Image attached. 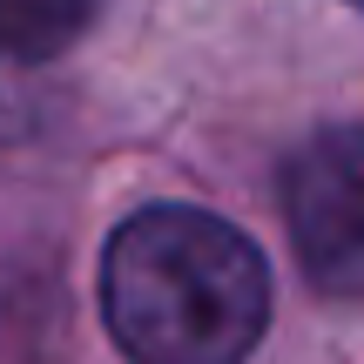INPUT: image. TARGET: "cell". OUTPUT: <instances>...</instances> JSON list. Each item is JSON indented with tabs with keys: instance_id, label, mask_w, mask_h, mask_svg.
Instances as JSON below:
<instances>
[{
	"instance_id": "cell-2",
	"label": "cell",
	"mask_w": 364,
	"mask_h": 364,
	"mask_svg": "<svg viewBox=\"0 0 364 364\" xmlns=\"http://www.w3.org/2000/svg\"><path fill=\"white\" fill-rule=\"evenodd\" d=\"M297 263L324 297H364V129H324L284 162Z\"/></svg>"
},
{
	"instance_id": "cell-3",
	"label": "cell",
	"mask_w": 364,
	"mask_h": 364,
	"mask_svg": "<svg viewBox=\"0 0 364 364\" xmlns=\"http://www.w3.org/2000/svg\"><path fill=\"white\" fill-rule=\"evenodd\" d=\"M95 21V0H0V54L14 61H48L75 48Z\"/></svg>"
},
{
	"instance_id": "cell-1",
	"label": "cell",
	"mask_w": 364,
	"mask_h": 364,
	"mask_svg": "<svg viewBox=\"0 0 364 364\" xmlns=\"http://www.w3.org/2000/svg\"><path fill=\"white\" fill-rule=\"evenodd\" d=\"M102 317L135 364H243L270 324V270L236 223L156 203L102 250Z\"/></svg>"
}]
</instances>
